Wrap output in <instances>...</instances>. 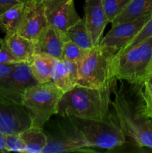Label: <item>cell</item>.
Returning <instances> with one entry per match:
<instances>
[{"instance_id":"obj_1","label":"cell","mask_w":152,"mask_h":153,"mask_svg":"<svg viewBox=\"0 0 152 153\" xmlns=\"http://www.w3.org/2000/svg\"><path fill=\"white\" fill-rule=\"evenodd\" d=\"M113 89V112L126 137L139 147L152 149V122L145 112L142 96L143 84H130L119 80Z\"/></svg>"},{"instance_id":"obj_2","label":"cell","mask_w":152,"mask_h":153,"mask_svg":"<svg viewBox=\"0 0 152 153\" xmlns=\"http://www.w3.org/2000/svg\"><path fill=\"white\" fill-rule=\"evenodd\" d=\"M113 89H96L76 85L62 94L57 114L62 117L73 116L84 119H104L110 111Z\"/></svg>"},{"instance_id":"obj_3","label":"cell","mask_w":152,"mask_h":153,"mask_svg":"<svg viewBox=\"0 0 152 153\" xmlns=\"http://www.w3.org/2000/svg\"><path fill=\"white\" fill-rule=\"evenodd\" d=\"M66 118L91 148L111 150L122 146L126 142V136L113 111H110L101 120L84 119L73 116Z\"/></svg>"},{"instance_id":"obj_4","label":"cell","mask_w":152,"mask_h":153,"mask_svg":"<svg viewBox=\"0 0 152 153\" xmlns=\"http://www.w3.org/2000/svg\"><path fill=\"white\" fill-rule=\"evenodd\" d=\"M152 60V37L116 55L111 60L112 69L118 81L143 84L148 75Z\"/></svg>"},{"instance_id":"obj_5","label":"cell","mask_w":152,"mask_h":153,"mask_svg":"<svg viewBox=\"0 0 152 153\" xmlns=\"http://www.w3.org/2000/svg\"><path fill=\"white\" fill-rule=\"evenodd\" d=\"M63 94L52 82L39 83L27 90L22 105L31 116L32 126L43 128L49 119L57 114L58 102Z\"/></svg>"},{"instance_id":"obj_6","label":"cell","mask_w":152,"mask_h":153,"mask_svg":"<svg viewBox=\"0 0 152 153\" xmlns=\"http://www.w3.org/2000/svg\"><path fill=\"white\" fill-rule=\"evenodd\" d=\"M77 85L88 88H113L118 80L115 77L111 60L107 58L99 46L92 47L89 53L77 64Z\"/></svg>"},{"instance_id":"obj_7","label":"cell","mask_w":152,"mask_h":153,"mask_svg":"<svg viewBox=\"0 0 152 153\" xmlns=\"http://www.w3.org/2000/svg\"><path fill=\"white\" fill-rule=\"evenodd\" d=\"M151 16V14L135 20L112 25L111 29L104 38L101 39L98 44L104 55L112 60L120 53L132 41Z\"/></svg>"},{"instance_id":"obj_8","label":"cell","mask_w":152,"mask_h":153,"mask_svg":"<svg viewBox=\"0 0 152 153\" xmlns=\"http://www.w3.org/2000/svg\"><path fill=\"white\" fill-rule=\"evenodd\" d=\"M37 84L39 83L31 73L29 63H18L8 75L0 79V97L22 105L27 90Z\"/></svg>"},{"instance_id":"obj_9","label":"cell","mask_w":152,"mask_h":153,"mask_svg":"<svg viewBox=\"0 0 152 153\" xmlns=\"http://www.w3.org/2000/svg\"><path fill=\"white\" fill-rule=\"evenodd\" d=\"M58 129L47 134V143L42 153L93 152L92 148L74 129L66 118Z\"/></svg>"},{"instance_id":"obj_10","label":"cell","mask_w":152,"mask_h":153,"mask_svg":"<svg viewBox=\"0 0 152 153\" xmlns=\"http://www.w3.org/2000/svg\"><path fill=\"white\" fill-rule=\"evenodd\" d=\"M31 126V116L22 105L0 97V132L20 134Z\"/></svg>"},{"instance_id":"obj_11","label":"cell","mask_w":152,"mask_h":153,"mask_svg":"<svg viewBox=\"0 0 152 153\" xmlns=\"http://www.w3.org/2000/svg\"><path fill=\"white\" fill-rule=\"evenodd\" d=\"M49 25L45 13L44 1H27L17 33L33 41H37L42 31Z\"/></svg>"},{"instance_id":"obj_12","label":"cell","mask_w":152,"mask_h":153,"mask_svg":"<svg viewBox=\"0 0 152 153\" xmlns=\"http://www.w3.org/2000/svg\"><path fill=\"white\" fill-rule=\"evenodd\" d=\"M44 7L49 25L62 32L81 19L76 11L74 0H46Z\"/></svg>"},{"instance_id":"obj_13","label":"cell","mask_w":152,"mask_h":153,"mask_svg":"<svg viewBox=\"0 0 152 153\" xmlns=\"http://www.w3.org/2000/svg\"><path fill=\"white\" fill-rule=\"evenodd\" d=\"M84 22L94 46H98L104 28L109 22L103 8L101 0H86L84 4Z\"/></svg>"},{"instance_id":"obj_14","label":"cell","mask_w":152,"mask_h":153,"mask_svg":"<svg viewBox=\"0 0 152 153\" xmlns=\"http://www.w3.org/2000/svg\"><path fill=\"white\" fill-rule=\"evenodd\" d=\"M65 42L63 32L52 25H48L42 31L36 44V53H43L61 59Z\"/></svg>"},{"instance_id":"obj_15","label":"cell","mask_w":152,"mask_h":153,"mask_svg":"<svg viewBox=\"0 0 152 153\" xmlns=\"http://www.w3.org/2000/svg\"><path fill=\"white\" fill-rule=\"evenodd\" d=\"M78 70L77 64L72 61L63 59H56L52 74V82L66 92L77 85Z\"/></svg>"},{"instance_id":"obj_16","label":"cell","mask_w":152,"mask_h":153,"mask_svg":"<svg viewBox=\"0 0 152 153\" xmlns=\"http://www.w3.org/2000/svg\"><path fill=\"white\" fill-rule=\"evenodd\" d=\"M6 43L13 55L22 62L30 63L36 53L35 42L24 37L18 33L5 35Z\"/></svg>"},{"instance_id":"obj_17","label":"cell","mask_w":152,"mask_h":153,"mask_svg":"<svg viewBox=\"0 0 152 153\" xmlns=\"http://www.w3.org/2000/svg\"><path fill=\"white\" fill-rule=\"evenodd\" d=\"M150 14H152V0H131L111 24L113 25L130 22Z\"/></svg>"},{"instance_id":"obj_18","label":"cell","mask_w":152,"mask_h":153,"mask_svg":"<svg viewBox=\"0 0 152 153\" xmlns=\"http://www.w3.org/2000/svg\"><path fill=\"white\" fill-rule=\"evenodd\" d=\"M56 58L43 53H35L29 63L31 73L38 83L52 82V74Z\"/></svg>"},{"instance_id":"obj_19","label":"cell","mask_w":152,"mask_h":153,"mask_svg":"<svg viewBox=\"0 0 152 153\" xmlns=\"http://www.w3.org/2000/svg\"><path fill=\"white\" fill-rule=\"evenodd\" d=\"M20 134L25 141V152L42 153L48 140L47 134L43 131V128L31 126Z\"/></svg>"},{"instance_id":"obj_20","label":"cell","mask_w":152,"mask_h":153,"mask_svg":"<svg viewBox=\"0 0 152 153\" xmlns=\"http://www.w3.org/2000/svg\"><path fill=\"white\" fill-rule=\"evenodd\" d=\"M25 3H20L0 14V29L5 35L17 33Z\"/></svg>"},{"instance_id":"obj_21","label":"cell","mask_w":152,"mask_h":153,"mask_svg":"<svg viewBox=\"0 0 152 153\" xmlns=\"http://www.w3.org/2000/svg\"><path fill=\"white\" fill-rule=\"evenodd\" d=\"M63 34L65 41L70 40L83 49H90L94 47L83 18H81L76 23L66 30Z\"/></svg>"},{"instance_id":"obj_22","label":"cell","mask_w":152,"mask_h":153,"mask_svg":"<svg viewBox=\"0 0 152 153\" xmlns=\"http://www.w3.org/2000/svg\"><path fill=\"white\" fill-rule=\"evenodd\" d=\"M90 49H83L73 42L66 40L64 42L61 59L72 61L77 64L87 55Z\"/></svg>"},{"instance_id":"obj_23","label":"cell","mask_w":152,"mask_h":153,"mask_svg":"<svg viewBox=\"0 0 152 153\" xmlns=\"http://www.w3.org/2000/svg\"><path fill=\"white\" fill-rule=\"evenodd\" d=\"M131 0H101L103 8L107 16L109 22L113 19L125 8Z\"/></svg>"},{"instance_id":"obj_24","label":"cell","mask_w":152,"mask_h":153,"mask_svg":"<svg viewBox=\"0 0 152 153\" xmlns=\"http://www.w3.org/2000/svg\"><path fill=\"white\" fill-rule=\"evenodd\" d=\"M4 141L7 152H25V141L20 134H4Z\"/></svg>"},{"instance_id":"obj_25","label":"cell","mask_w":152,"mask_h":153,"mask_svg":"<svg viewBox=\"0 0 152 153\" xmlns=\"http://www.w3.org/2000/svg\"><path fill=\"white\" fill-rule=\"evenodd\" d=\"M152 37V14L148 19V20L145 22L142 29L138 32V34L135 36L132 41L123 49L121 52H125V51L128 50L130 48L134 47V46L137 45L138 43H141V42L144 41V40H147V39ZM120 52V53H121Z\"/></svg>"},{"instance_id":"obj_26","label":"cell","mask_w":152,"mask_h":153,"mask_svg":"<svg viewBox=\"0 0 152 153\" xmlns=\"http://www.w3.org/2000/svg\"><path fill=\"white\" fill-rule=\"evenodd\" d=\"M22 61H19L13 55L4 38L0 37V64L9 65V64H16Z\"/></svg>"},{"instance_id":"obj_27","label":"cell","mask_w":152,"mask_h":153,"mask_svg":"<svg viewBox=\"0 0 152 153\" xmlns=\"http://www.w3.org/2000/svg\"><path fill=\"white\" fill-rule=\"evenodd\" d=\"M142 96L144 101L145 112L150 117L152 116V85L146 81L142 85Z\"/></svg>"},{"instance_id":"obj_28","label":"cell","mask_w":152,"mask_h":153,"mask_svg":"<svg viewBox=\"0 0 152 153\" xmlns=\"http://www.w3.org/2000/svg\"><path fill=\"white\" fill-rule=\"evenodd\" d=\"M27 0H0V14L10 7L20 3H25Z\"/></svg>"},{"instance_id":"obj_29","label":"cell","mask_w":152,"mask_h":153,"mask_svg":"<svg viewBox=\"0 0 152 153\" xmlns=\"http://www.w3.org/2000/svg\"><path fill=\"white\" fill-rule=\"evenodd\" d=\"M15 64H9V65H5V64H0V79L4 77L7 75H8L13 70Z\"/></svg>"},{"instance_id":"obj_30","label":"cell","mask_w":152,"mask_h":153,"mask_svg":"<svg viewBox=\"0 0 152 153\" xmlns=\"http://www.w3.org/2000/svg\"><path fill=\"white\" fill-rule=\"evenodd\" d=\"M0 152H7L5 147V141H4V134L0 132Z\"/></svg>"},{"instance_id":"obj_31","label":"cell","mask_w":152,"mask_h":153,"mask_svg":"<svg viewBox=\"0 0 152 153\" xmlns=\"http://www.w3.org/2000/svg\"><path fill=\"white\" fill-rule=\"evenodd\" d=\"M145 81H146V82H149V83L151 84V85H152V73H151V74L149 75V76H148L147 78H146Z\"/></svg>"},{"instance_id":"obj_32","label":"cell","mask_w":152,"mask_h":153,"mask_svg":"<svg viewBox=\"0 0 152 153\" xmlns=\"http://www.w3.org/2000/svg\"><path fill=\"white\" fill-rule=\"evenodd\" d=\"M152 73V60H151V65H150V67H149V70H148V76H149L150 74H151Z\"/></svg>"},{"instance_id":"obj_33","label":"cell","mask_w":152,"mask_h":153,"mask_svg":"<svg viewBox=\"0 0 152 153\" xmlns=\"http://www.w3.org/2000/svg\"><path fill=\"white\" fill-rule=\"evenodd\" d=\"M27 1H31V0H27ZM38 1H46V0H38Z\"/></svg>"},{"instance_id":"obj_34","label":"cell","mask_w":152,"mask_h":153,"mask_svg":"<svg viewBox=\"0 0 152 153\" xmlns=\"http://www.w3.org/2000/svg\"><path fill=\"white\" fill-rule=\"evenodd\" d=\"M150 119H151V122H152V116L150 117Z\"/></svg>"}]
</instances>
